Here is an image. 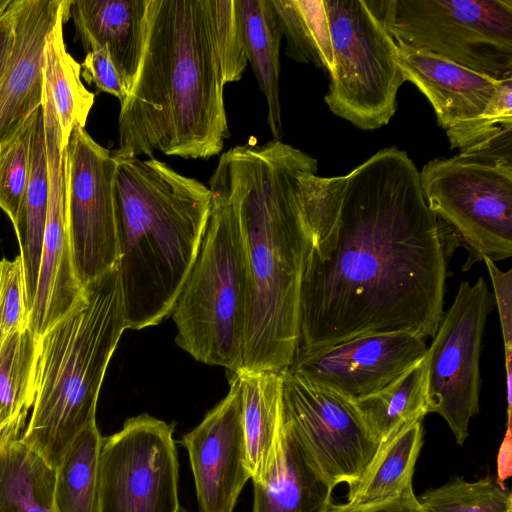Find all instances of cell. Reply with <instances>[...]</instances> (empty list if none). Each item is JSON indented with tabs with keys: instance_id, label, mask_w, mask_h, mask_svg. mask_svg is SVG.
Instances as JSON below:
<instances>
[{
	"instance_id": "cell-28",
	"label": "cell",
	"mask_w": 512,
	"mask_h": 512,
	"mask_svg": "<svg viewBox=\"0 0 512 512\" xmlns=\"http://www.w3.org/2000/svg\"><path fill=\"white\" fill-rule=\"evenodd\" d=\"M37 339L29 328L7 335L0 351V442L21 438L34 402Z\"/></svg>"
},
{
	"instance_id": "cell-21",
	"label": "cell",
	"mask_w": 512,
	"mask_h": 512,
	"mask_svg": "<svg viewBox=\"0 0 512 512\" xmlns=\"http://www.w3.org/2000/svg\"><path fill=\"white\" fill-rule=\"evenodd\" d=\"M242 392V420L253 483L271 468L281 430V372H235Z\"/></svg>"
},
{
	"instance_id": "cell-36",
	"label": "cell",
	"mask_w": 512,
	"mask_h": 512,
	"mask_svg": "<svg viewBox=\"0 0 512 512\" xmlns=\"http://www.w3.org/2000/svg\"><path fill=\"white\" fill-rule=\"evenodd\" d=\"M81 75L88 84H94L98 91L115 96L120 104L128 97L123 81L104 47L86 53L81 64Z\"/></svg>"
},
{
	"instance_id": "cell-35",
	"label": "cell",
	"mask_w": 512,
	"mask_h": 512,
	"mask_svg": "<svg viewBox=\"0 0 512 512\" xmlns=\"http://www.w3.org/2000/svg\"><path fill=\"white\" fill-rule=\"evenodd\" d=\"M23 263L20 255L0 260V329L9 335L28 328Z\"/></svg>"
},
{
	"instance_id": "cell-24",
	"label": "cell",
	"mask_w": 512,
	"mask_h": 512,
	"mask_svg": "<svg viewBox=\"0 0 512 512\" xmlns=\"http://www.w3.org/2000/svg\"><path fill=\"white\" fill-rule=\"evenodd\" d=\"M71 1L62 0L55 25L44 47L43 74L57 114L62 146L75 127L85 128L95 94L83 85L81 65L67 51L63 28L70 17Z\"/></svg>"
},
{
	"instance_id": "cell-14",
	"label": "cell",
	"mask_w": 512,
	"mask_h": 512,
	"mask_svg": "<svg viewBox=\"0 0 512 512\" xmlns=\"http://www.w3.org/2000/svg\"><path fill=\"white\" fill-rule=\"evenodd\" d=\"M426 351L425 338L417 335L371 334L296 353L286 370L352 402L387 387L423 360Z\"/></svg>"
},
{
	"instance_id": "cell-13",
	"label": "cell",
	"mask_w": 512,
	"mask_h": 512,
	"mask_svg": "<svg viewBox=\"0 0 512 512\" xmlns=\"http://www.w3.org/2000/svg\"><path fill=\"white\" fill-rule=\"evenodd\" d=\"M65 161L71 251L83 288L118 263L113 199L116 159L84 128L75 127L65 149Z\"/></svg>"
},
{
	"instance_id": "cell-30",
	"label": "cell",
	"mask_w": 512,
	"mask_h": 512,
	"mask_svg": "<svg viewBox=\"0 0 512 512\" xmlns=\"http://www.w3.org/2000/svg\"><path fill=\"white\" fill-rule=\"evenodd\" d=\"M102 442L103 437L93 421L68 447L55 470L57 512H94Z\"/></svg>"
},
{
	"instance_id": "cell-19",
	"label": "cell",
	"mask_w": 512,
	"mask_h": 512,
	"mask_svg": "<svg viewBox=\"0 0 512 512\" xmlns=\"http://www.w3.org/2000/svg\"><path fill=\"white\" fill-rule=\"evenodd\" d=\"M148 0H74L70 16L86 53L104 47L129 93L146 37Z\"/></svg>"
},
{
	"instance_id": "cell-25",
	"label": "cell",
	"mask_w": 512,
	"mask_h": 512,
	"mask_svg": "<svg viewBox=\"0 0 512 512\" xmlns=\"http://www.w3.org/2000/svg\"><path fill=\"white\" fill-rule=\"evenodd\" d=\"M48 197V162L44 115L41 106L35 119L27 189L18 220L14 225L24 269L28 313L31 310L37 289Z\"/></svg>"
},
{
	"instance_id": "cell-15",
	"label": "cell",
	"mask_w": 512,
	"mask_h": 512,
	"mask_svg": "<svg viewBox=\"0 0 512 512\" xmlns=\"http://www.w3.org/2000/svg\"><path fill=\"white\" fill-rule=\"evenodd\" d=\"M49 176L47 219L36 294L28 328L36 339L58 322L82 295L73 265L66 203L65 149L55 108L43 105Z\"/></svg>"
},
{
	"instance_id": "cell-10",
	"label": "cell",
	"mask_w": 512,
	"mask_h": 512,
	"mask_svg": "<svg viewBox=\"0 0 512 512\" xmlns=\"http://www.w3.org/2000/svg\"><path fill=\"white\" fill-rule=\"evenodd\" d=\"M173 434L174 424L145 413L103 438L94 512H185Z\"/></svg>"
},
{
	"instance_id": "cell-16",
	"label": "cell",
	"mask_w": 512,
	"mask_h": 512,
	"mask_svg": "<svg viewBox=\"0 0 512 512\" xmlns=\"http://www.w3.org/2000/svg\"><path fill=\"white\" fill-rule=\"evenodd\" d=\"M188 452L199 512H233L251 479L242 420V392L233 373L226 397L181 439Z\"/></svg>"
},
{
	"instance_id": "cell-34",
	"label": "cell",
	"mask_w": 512,
	"mask_h": 512,
	"mask_svg": "<svg viewBox=\"0 0 512 512\" xmlns=\"http://www.w3.org/2000/svg\"><path fill=\"white\" fill-rule=\"evenodd\" d=\"M507 128H512V78L499 82L483 112L446 131L451 149L474 148Z\"/></svg>"
},
{
	"instance_id": "cell-42",
	"label": "cell",
	"mask_w": 512,
	"mask_h": 512,
	"mask_svg": "<svg viewBox=\"0 0 512 512\" xmlns=\"http://www.w3.org/2000/svg\"><path fill=\"white\" fill-rule=\"evenodd\" d=\"M7 335L0 329V351L4 342V339Z\"/></svg>"
},
{
	"instance_id": "cell-41",
	"label": "cell",
	"mask_w": 512,
	"mask_h": 512,
	"mask_svg": "<svg viewBox=\"0 0 512 512\" xmlns=\"http://www.w3.org/2000/svg\"><path fill=\"white\" fill-rule=\"evenodd\" d=\"M12 0H0V17L6 12Z\"/></svg>"
},
{
	"instance_id": "cell-31",
	"label": "cell",
	"mask_w": 512,
	"mask_h": 512,
	"mask_svg": "<svg viewBox=\"0 0 512 512\" xmlns=\"http://www.w3.org/2000/svg\"><path fill=\"white\" fill-rule=\"evenodd\" d=\"M425 512H512L510 489L497 477H455L417 497Z\"/></svg>"
},
{
	"instance_id": "cell-4",
	"label": "cell",
	"mask_w": 512,
	"mask_h": 512,
	"mask_svg": "<svg viewBox=\"0 0 512 512\" xmlns=\"http://www.w3.org/2000/svg\"><path fill=\"white\" fill-rule=\"evenodd\" d=\"M113 199L127 329L159 324L173 309L197 256L212 193L151 158H115Z\"/></svg>"
},
{
	"instance_id": "cell-6",
	"label": "cell",
	"mask_w": 512,
	"mask_h": 512,
	"mask_svg": "<svg viewBox=\"0 0 512 512\" xmlns=\"http://www.w3.org/2000/svg\"><path fill=\"white\" fill-rule=\"evenodd\" d=\"M212 205L191 270L172 309L175 341L196 360L241 367L247 309V267L232 202L209 185Z\"/></svg>"
},
{
	"instance_id": "cell-7",
	"label": "cell",
	"mask_w": 512,
	"mask_h": 512,
	"mask_svg": "<svg viewBox=\"0 0 512 512\" xmlns=\"http://www.w3.org/2000/svg\"><path fill=\"white\" fill-rule=\"evenodd\" d=\"M431 211L467 244L474 259L512 256V128L422 168Z\"/></svg>"
},
{
	"instance_id": "cell-2",
	"label": "cell",
	"mask_w": 512,
	"mask_h": 512,
	"mask_svg": "<svg viewBox=\"0 0 512 512\" xmlns=\"http://www.w3.org/2000/svg\"><path fill=\"white\" fill-rule=\"evenodd\" d=\"M317 167V159L273 139L224 152L209 179L232 202L245 250L247 309L239 370L280 373L297 352L300 287L313 245L303 184Z\"/></svg>"
},
{
	"instance_id": "cell-33",
	"label": "cell",
	"mask_w": 512,
	"mask_h": 512,
	"mask_svg": "<svg viewBox=\"0 0 512 512\" xmlns=\"http://www.w3.org/2000/svg\"><path fill=\"white\" fill-rule=\"evenodd\" d=\"M207 8L223 84L239 81L248 61L235 0H207Z\"/></svg>"
},
{
	"instance_id": "cell-40",
	"label": "cell",
	"mask_w": 512,
	"mask_h": 512,
	"mask_svg": "<svg viewBox=\"0 0 512 512\" xmlns=\"http://www.w3.org/2000/svg\"><path fill=\"white\" fill-rule=\"evenodd\" d=\"M511 474V416H508L507 431L498 456V475L501 481Z\"/></svg>"
},
{
	"instance_id": "cell-11",
	"label": "cell",
	"mask_w": 512,
	"mask_h": 512,
	"mask_svg": "<svg viewBox=\"0 0 512 512\" xmlns=\"http://www.w3.org/2000/svg\"><path fill=\"white\" fill-rule=\"evenodd\" d=\"M494 304L483 277L462 281L425 354L428 413L439 414L460 445L479 412L482 336Z\"/></svg>"
},
{
	"instance_id": "cell-20",
	"label": "cell",
	"mask_w": 512,
	"mask_h": 512,
	"mask_svg": "<svg viewBox=\"0 0 512 512\" xmlns=\"http://www.w3.org/2000/svg\"><path fill=\"white\" fill-rule=\"evenodd\" d=\"M252 512H330L333 487L281 418L277 450L262 482L253 483Z\"/></svg>"
},
{
	"instance_id": "cell-8",
	"label": "cell",
	"mask_w": 512,
	"mask_h": 512,
	"mask_svg": "<svg viewBox=\"0 0 512 512\" xmlns=\"http://www.w3.org/2000/svg\"><path fill=\"white\" fill-rule=\"evenodd\" d=\"M333 51L324 100L336 116L368 131L396 112L404 79L397 43L384 23L379 0H323Z\"/></svg>"
},
{
	"instance_id": "cell-26",
	"label": "cell",
	"mask_w": 512,
	"mask_h": 512,
	"mask_svg": "<svg viewBox=\"0 0 512 512\" xmlns=\"http://www.w3.org/2000/svg\"><path fill=\"white\" fill-rule=\"evenodd\" d=\"M55 470L21 438L0 442V512H57Z\"/></svg>"
},
{
	"instance_id": "cell-17",
	"label": "cell",
	"mask_w": 512,
	"mask_h": 512,
	"mask_svg": "<svg viewBox=\"0 0 512 512\" xmlns=\"http://www.w3.org/2000/svg\"><path fill=\"white\" fill-rule=\"evenodd\" d=\"M62 0H12L13 44L0 81V150L43 103L44 47Z\"/></svg>"
},
{
	"instance_id": "cell-32",
	"label": "cell",
	"mask_w": 512,
	"mask_h": 512,
	"mask_svg": "<svg viewBox=\"0 0 512 512\" xmlns=\"http://www.w3.org/2000/svg\"><path fill=\"white\" fill-rule=\"evenodd\" d=\"M37 111L0 150V208L8 215L13 226L18 220L27 189Z\"/></svg>"
},
{
	"instance_id": "cell-38",
	"label": "cell",
	"mask_w": 512,
	"mask_h": 512,
	"mask_svg": "<svg viewBox=\"0 0 512 512\" xmlns=\"http://www.w3.org/2000/svg\"><path fill=\"white\" fill-rule=\"evenodd\" d=\"M330 512H425L420 506L414 491L411 490L401 497L387 502L366 505L351 506L346 503L334 504Z\"/></svg>"
},
{
	"instance_id": "cell-29",
	"label": "cell",
	"mask_w": 512,
	"mask_h": 512,
	"mask_svg": "<svg viewBox=\"0 0 512 512\" xmlns=\"http://www.w3.org/2000/svg\"><path fill=\"white\" fill-rule=\"evenodd\" d=\"M285 54L293 60L333 72V51L323 0H270Z\"/></svg>"
},
{
	"instance_id": "cell-18",
	"label": "cell",
	"mask_w": 512,
	"mask_h": 512,
	"mask_svg": "<svg viewBox=\"0 0 512 512\" xmlns=\"http://www.w3.org/2000/svg\"><path fill=\"white\" fill-rule=\"evenodd\" d=\"M397 53L404 81L427 97L446 131L480 115L500 82L427 51L397 44Z\"/></svg>"
},
{
	"instance_id": "cell-1",
	"label": "cell",
	"mask_w": 512,
	"mask_h": 512,
	"mask_svg": "<svg viewBox=\"0 0 512 512\" xmlns=\"http://www.w3.org/2000/svg\"><path fill=\"white\" fill-rule=\"evenodd\" d=\"M313 237L300 287L297 352L371 334L433 337L443 315L447 224L397 147L342 176L304 179Z\"/></svg>"
},
{
	"instance_id": "cell-3",
	"label": "cell",
	"mask_w": 512,
	"mask_h": 512,
	"mask_svg": "<svg viewBox=\"0 0 512 512\" xmlns=\"http://www.w3.org/2000/svg\"><path fill=\"white\" fill-rule=\"evenodd\" d=\"M207 0H148L140 65L120 104L115 158L219 155L229 138Z\"/></svg>"
},
{
	"instance_id": "cell-27",
	"label": "cell",
	"mask_w": 512,
	"mask_h": 512,
	"mask_svg": "<svg viewBox=\"0 0 512 512\" xmlns=\"http://www.w3.org/2000/svg\"><path fill=\"white\" fill-rule=\"evenodd\" d=\"M364 426L379 444L428 414L425 357L382 390L352 401Z\"/></svg>"
},
{
	"instance_id": "cell-22",
	"label": "cell",
	"mask_w": 512,
	"mask_h": 512,
	"mask_svg": "<svg viewBox=\"0 0 512 512\" xmlns=\"http://www.w3.org/2000/svg\"><path fill=\"white\" fill-rule=\"evenodd\" d=\"M247 61L267 104V124L274 140L283 135L279 99V50L282 33L270 0H235Z\"/></svg>"
},
{
	"instance_id": "cell-39",
	"label": "cell",
	"mask_w": 512,
	"mask_h": 512,
	"mask_svg": "<svg viewBox=\"0 0 512 512\" xmlns=\"http://www.w3.org/2000/svg\"><path fill=\"white\" fill-rule=\"evenodd\" d=\"M13 44L12 14L8 6L6 12L0 17V81L6 70Z\"/></svg>"
},
{
	"instance_id": "cell-5",
	"label": "cell",
	"mask_w": 512,
	"mask_h": 512,
	"mask_svg": "<svg viewBox=\"0 0 512 512\" xmlns=\"http://www.w3.org/2000/svg\"><path fill=\"white\" fill-rule=\"evenodd\" d=\"M127 329L117 265L37 339L34 402L21 439L54 470L75 437L96 421L108 363Z\"/></svg>"
},
{
	"instance_id": "cell-23",
	"label": "cell",
	"mask_w": 512,
	"mask_h": 512,
	"mask_svg": "<svg viewBox=\"0 0 512 512\" xmlns=\"http://www.w3.org/2000/svg\"><path fill=\"white\" fill-rule=\"evenodd\" d=\"M423 445L422 421L380 443L360 479L348 488L346 504L366 506L397 499L413 490L412 477Z\"/></svg>"
},
{
	"instance_id": "cell-12",
	"label": "cell",
	"mask_w": 512,
	"mask_h": 512,
	"mask_svg": "<svg viewBox=\"0 0 512 512\" xmlns=\"http://www.w3.org/2000/svg\"><path fill=\"white\" fill-rule=\"evenodd\" d=\"M281 418L325 480L352 487L377 452L351 401L290 372H281Z\"/></svg>"
},
{
	"instance_id": "cell-9",
	"label": "cell",
	"mask_w": 512,
	"mask_h": 512,
	"mask_svg": "<svg viewBox=\"0 0 512 512\" xmlns=\"http://www.w3.org/2000/svg\"><path fill=\"white\" fill-rule=\"evenodd\" d=\"M397 44L497 81L512 78V0H379Z\"/></svg>"
},
{
	"instance_id": "cell-37",
	"label": "cell",
	"mask_w": 512,
	"mask_h": 512,
	"mask_svg": "<svg viewBox=\"0 0 512 512\" xmlns=\"http://www.w3.org/2000/svg\"><path fill=\"white\" fill-rule=\"evenodd\" d=\"M490 275L504 341L505 359L512 358V269L502 271L492 260L483 257Z\"/></svg>"
}]
</instances>
